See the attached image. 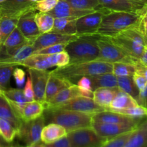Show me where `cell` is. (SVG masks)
Returning <instances> with one entry per match:
<instances>
[{"label": "cell", "instance_id": "6da1fadb", "mask_svg": "<svg viewBox=\"0 0 147 147\" xmlns=\"http://www.w3.org/2000/svg\"><path fill=\"white\" fill-rule=\"evenodd\" d=\"M142 14L126 11H109L103 17L97 34L102 37H114L121 32L140 27Z\"/></svg>", "mask_w": 147, "mask_h": 147}, {"label": "cell", "instance_id": "7a4b0ae2", "mask_svg": "<svg viewBox=\"0 0 147 147\" xmlns=\"http://www.w3.org/2000/svg\"><path fill=\"white\" fill-rule=\"evenodd\" d=\"M93 115L91 113L63 109H45L43 113L45 124L57 123L64 127L67 132L83 128L91 127Z\"/></svg>", "mask_w": 147, "mask_h": 147}, {"label": "cell", "instance_id": "3957f363", "mask_svg": "<svg viewBox=\"0 0 147 147\" xmlns=\"http://www.w3.org/2000/svg\"><path fill=\"white\" fill-rule=\"evenodd\" d=\"M113 63L107 62L94 60L85 63L68 64L61 67H57L50 72V73L57 77L72 80L80 78L83 76H90L93 75L112 73Z\"/></svg>", "mask_w": 147, "mask_h": 147}, {"label": "cell", "instance_id": "277c9868", "mask_svg": "<svg viewBox=\"0 0 147 147\" xmlns=\"http://www.w3.org/2000/svg\"><path fill=\"white\" fill-rule=\"evenodd\" d=\"M98 39L93 36H83L69 42L65 49L70 57L69 64L97 60L99 57Z\"/></svg>", "mask_w": 147, "mask_h": 147}, {"label": "cell", "instance_id": "5b68a950", "mask_svg": "<svg viewBox=\"0 0 147 147\" xmlns=\"http://www.w3.org/2000/svg\"><path fill=\"white\" fill-rule=\"evenodd\" d=\"M108 39L128 55L139 60L144 46L147 45L146 34L141 27L128 29Z\"/></svg>", "mask_w": 147, "mask_h": 147}, {"label": "cell", "instance_id": "8992f818", "mask_svg": "<svg viewBox=\"0 0 147 147\" xmlns=\"http://www.w3.org/2000/svg\"><path fill=\"white\" fill-rule=\"evenodd\" d=\"M97 44L99 48V57L97 60L110 63H124L132 65H136L139 61L128 55L106 37H101L98 39Z\"/></svg>", "mask_w": 147, "mask_h": 147}, {"label": "cell", "instance_id": "52a82bcc", "mask_svg": "<svg viewBox=\"0 0 147 147\" xmlns=\"http://www.w3.org/2000/svg\"><path fill=\"white\" fill-rule=\"evenodd\" d=\"M67 137L70 147H100L108 141L99 136L92 126L67 132Z\"/></svg>", "mask_w": 147, "mask_h": 147}, {"label": "cell", "instance_id": "ba28073f", "mask_svg": "<svg viewBox=\"0 0 147 147\" xmlns=\"http://www.w3.org/2000/svg\"><path fill=\"white\" fill-rule=\"evenodd\" d=\"M109 11L103 7H99L94 12L78 19L76 22V36H93L97 34L103 16Z\"/></svg>", "mask_w": 147, "mask_h": 147}, {"label": "cell", "instance_id": "9c48e42d", "mask_svg": "<svg viewBox=\"0 0 147 147\" xmlns=\"http://www.w3.org/2000/svg\"><path fill=\"white\" fill-rule=\"evenodd\" d=\"M45 109H63L91 114L106 111L104 108L98 105L93 98L83 96H78L64 103L47 106Z\"/></svg>", "mask_w": 147, "mask_h": 147}, {"label": "cell", "instance_id": "30bf717a", "mask_svg": "<svg viewBox=\"0 0 147 147\" xmlns=\"http://www.w3.org/2000/svg\"><path fill=\"white\" fill-rule=\"evenodd\" d=\"M45 125L44 116L35 120L22 123L17 130V136L27 145H32L41 142V133Z\"/></svg>", "mask_w": 147, "mask_h": 147}, {"label": "cell", "instance_id": "8fae6325", "mask_svg": "<svg viewBox=\"0 0 147 147\" xmlns=\"http://www.w3.org/2000/svg\"><path fill=\"white\" fill-rule=\"evenodd\" d=\"M37 11L35 2L28 0H6L0 3V19L4 17L20 18L26 13Z\"/></svg>", "mask_w": 147, "mask_h": 147}, {"label": "cell", "instance_id": "7c38bea8", "mask_svg": "<svg viewBox=\"0 0 147 147\" xmlns=\"http://www.w3.org/2000/svg\"><path fill=\"white\" fill-rule=\"evenodd\" d=\"M139 124L92 123V128L100 136L110 140L118 136L135 130Z\"/></svg>", "mask_w": 147, "mask_h": 147}, {"label": "cell", "instance_id": "4fadbf2b", "mask_svg": "<svg viewBox=\"0 0 147 147\" xmlns=\"http://www.w3.org/2000/svg\"><path fill=\"white\" fill-rule=\"evenodd\" d=\"M76 35H68L59 33L57 32L51 31L48 32L42 33L40 34L32 42V47L34 52L45 48L49 46L57 44H68L78 38Z\"/></svg>", "mask_w": 147, "mask_h": 147}, {"label": "cell", "instance_id": "5bb4252c", "mask_svg": "<svg viewBox=\"0 0 147 147\" xmlns=\"http://www.w3.org/2000/svg\"><path fill=\"white\" fill-rule=\"evenodd\" d=\"M100 7L112 11H126L142 14L147 5L131 0H98Z\"/></svg>", "mask_w": 147, "mask_h": 147}, {"label": "cell", "instance_id": "9a60e30c", "mask_svg": "<svg viewBox=\"0 0 147 147\" xmlns=\"http://www.w3.org/2000/svg\"><path fill=\"white\" fill-rule=\"evenodd\" d=\"M29 75L32 82L34 100L45 103L46 87L50 72L47 70L28 68Z\"/></svg>", "mask_w": 147, "mask_h": 147}, {"label": "cell", "instance_id": "2e32d148", "mask_svg": "<svg viewBox=\"0 0 147 147\" xmlns=\"http://www.w3.org/2000/svg\"><path fill=\"white\" fill-rule=\"evenodd\" d=\"M36 11L26 13L18 20L17 27L22 35L32 43L42 34L37 27L34 20Z\"/></svg>", "mask_w": 147, "mask_h": 147}, {"label": "cell", "instance_id": "e0dca14e", "mask_svg": "<svg viewBox=\"0 0 147 147\" xmlns=\"http://www.w3.org/2000/svg\"><path fill=\"white\" fill-rule=\"evenodd\" d=\"M144 119H135L121 113L108 110L94 113L92 118V121L94 123H123V124H139Z\"/></svg>", "mask_w": 147, "mask_h": 147}, {"label": "cell", "instance_id": "ac0fdd59", "mask_svg": "<svg viewBox=\"0 0 147 147\" xmlns=\"http://www.w3.org/2000/svg\"><path fill=\"white\" fill-rule=\"evenodd\" d=\"M96 9H80L72 7L64 0H60L55 7L51 11H48V14L53 16L54 18L61 17H76L80 18L83 16L93 13Z\"/></svg>", "mask_w": 147, "mask_h": 147}, {"label": "cell", "instance_id": "d6986e66", "mask_svg": "<svg viewBox=\"0 0 147 147\" xmlns=\"http://www.w3.org/2000/svg\"><path fill=\"white\" fill-rule=\"evenodd\" d=\"M1 93L8 100L16 114L21 119L22 111L24 105L28 102L24 96L23 90L17 88L1 89Z\"/></svg>", "mask_w": 147, "mask_h": 147}, {"label": "cell", "instance_id": "ffe728a7", "mask_svg": "<svg viewBox=\"0 0 147 147\" xmlns=\"http://www.w3.org/2000/svg\"><path fill=\"white\" fill-rule=\"evenodd\" d=\"M73 84V83L67 79L57 77V76L50 73L48 80H47V87H46L45 103H47L50 99L53 98L56 94H57L62 90L69 87Z\"/></svg>", "mask_w": 147, "mask_h": 147}, {"label": "cell", "instance_id": "44dd1931", "mask_svg": "<svg viewBox=\"0 0 147 147\" xmlns=\"http://www.w3.org/2000/svg\"><path fill=\"white\" fill-rule=\"evenodd\" d=\"M67 131L60 125L54 123L46 124L43 127L41 133V142L42 143L51 144L67 136Z\"/></svg>", "mask_w": 147, "mask_h": 147}, {"label": "cell", "instance_id": "7402d4cb", "mask_svg": "<svg viewBox=\"0 0 147 147\" xmlns=\"http://www.w3.org/2000/svg\"><path fill=\"white\" fill-rule=\"evenodd\" d=\"M123 147H147V117L139 123Z\"/></svg>", "mask_w": 147, "mask_h": 147}, {"label": "cell", "instance_id": "603a6c76", "mask_svg": "<svg viewBox=\"0 0 147 147\" xmlns=\"http://www.w3.org/2000/svg\"><path fill=\"white\" fill-rule=\"evenodd\" d=\"M138 105L139 104L136 100L132 96L119 89L116 93L114 98L111 103L110 106L106 110L115 111L129 109V108L134 107Z\"/></svg>", "mask_w": 147, "mask_h": 147}, {"label": "cell", "instance_id": "cb8c5ba5", "mask_svg": "<svg viewBox=\"0 0 147 147\" xmlns=\"http://www.w3.org/2000/svg\"><path fill=\"white\" fill-rule=\"evenodd\" d=\"M0 118L8 121L17 129V131L23 122L22 120L16 114L14 109L9 103L8 100L1 93H0Z\"/></svg>", "mask_w": 147, "mask_h": 147}, {"label": "cell", "instance_id": "d4e9b609", "mask_svg": "<svg viewBox=\"0 0 147 147\" xmlns=\"http://www.w3.org/2000/svg\"><path fill=\"white\" fill-rule=\"evenodd\" d=\"M45 111V105L40 102L32 100L27 102L23 107L21 113V119L22 121L27 122L35 120L42 116Z\"/></svg>", "mask_w": 147, "mask_h": 147}, {"label": "cell", "instance_id": "484cf974", "mask_svg": "<svg viewBox=\"0 0 147 147\" xmlns=\"http://www.w3.org/2000/svg\"><path fill=\"white\" fill-rule=\"evenodd\" d=\"M119 90V88H99L93 90V99L98 105L106 110Z\"/></svg>", "mask_w": 147, "mask_h": 147}, {"label": "cell", "instance_id": "4316f807", "mask_svg": "<svg viewBox=\"0 0 147 147\" xmlns=\"http://www.w3.org/2000/svg\"><path fill=\"white\" fill-rule=\"evenodd\" d=\"M21 65L27 68L36 69V70H47L53 66L47 60L46 55L32 54L22 61L20 62L17 66Z\"/></svg>", "mask_w": 147, "mask_h": 147}, {"label": "cell", "instance_id": "83f0119b", "mask_svg": "<svg viewBox=\"0 0 147 147\" xmlns=\"http://www.w3.org/2000/svg\"><path fill=\"white\" fill-rule=\"evenodd\" d=\"M93 90L99 88H118L117 76L113 73H103L88 76Z\"/></svg>", "mask_w": 147, "mask_h": 147}, {"label": "cell", "instance_id": "f1b7e54d", "mask_svg": "<svg viewBox=\"0 0 147 147\" xmlns=\"http://www.w3.org/2000/svg\"><path fill=\"white\" fill-rule=\"evenodd\" d=\"M78 19L76 17L55 18L53 30L61 34L76 35V22Z\"/></svg>", "mask_w": 147, "mask_h": 147}, {"label": "cell", "instance_id": "f546056e", "mask_svg": "<svg viewBox=\"0 0 147 147\" xmlns=\"http://www.w3.org/2000/svg\"><path fill=\"white\" fill-rule=\"evenodd\" d=\"M78 96H80L78 86L76 84H73L69 87L65 88L63 90H62L57 94H56L53 98L50 99L47 103H45V109L47 106L64 103V102L67 101V100L78 97Z\"/></svg>", "mask_w": 147, "mask_h": 147}, {"label": "cell", "instance_id": "4dcf8cb0", "mask_svg": "<svg viewBox=\"0 0 147 147\" xmlns=\"http://www.w3.org/2000/svg\"><path fill=\"white\" fill-rule=\"evenodd\" d=\"M33 53H34V49H33L32 45L30 43V44L25 45L23 47H22L13 55L0 59V63L17 66L20 62L22 61L23 60L32 55Z\"/></svg>", "mask_w": 147, "mask_h": 147}, {"label": "cell", "instance_id": "1f68e13d", "mask_svg": "<svg viewBox=\"0 0 147 147\" xmlns=\"http://www.w3.org/2000/svg\"><path fill=\"white\" fill-rule=\"evenodd\" d=\"M118 88L128 93L136 100L139 94V90L135 84L132 76H117Z\"/></svg>", "mask_w": 147, "mask_h": 147}, {"label": "cell", "instance_id": "d6a6232c", "mask_svg": "<svg viewBox=\"0 0 147 147\" xmlns=\"http://www.w3.org/2000/svg\"><path fill=\"white\" fill-rule=\"evenodd\" d=\"M34 20L42 34L53 30L55 18L48 13H43L40 11L37 13L36 12Z\"/></svg>", "mask_w": 147, "mask_h": 147}, {"label": "cell", "instance_id": "836d02e7", "mask_svg": "<svg viewBox=\"0 0 147 147\" xmlns=\"http://www.w3.org/2000/svg\"><path fill=\"white\" fill-rule=\"evenodd\" d=\"M20 18L16 17H4L0 19V45H2L9 34L17 27Z\"/></svg>", "mask_w": 147, "mask_h": 147}, {"label": "cell", "instance_id": "e575fe53", "mask_svg": "<svg viewBox=\"0 0 147 147\" xmlns=\"http://www.w3.org/2000/svg\"><path fill=\"white\" fill-rule=\"evenodd\" d=\"M17 131L8 121L0 118V136L7 144H10L17 136Z\"/></svg>", "mask_w": 147, "mask_h": 147}, {"label": "cell", "instance_id": "d590c367", "mask_svg": "<svg viewBox=\"0 0 147 147\" xmlns=\"http://www.w3.org/2000/svg\"><path fill=\"white\" fill-rule=\"evenodd\" d=\"M16 66L0 63V88H7Z\"/></svg>", "mask_w": 147, "mask_h": 147}, {"label": "cell", "instance_id": "8d00e7d4", "mask_svg": "<svg viewBox=\"0 0 147 147\" xmlns=\"http://www.w3.org/2000/svg\"><path fill=\"white\" fill-rule=\"evenodd\" d=\"M135 71V65L124 63H113L112 73L116 76H133Z\"/></svg>", "mask_w": 147, "mask_h": 147}, {"label": "cell", "instance_id": "74e56055", "mask_svg": "<svg viewBox=\"0 0 147 147\" xmlns=\"http://www.w3.org/2000/svg\"><path fill=\"white\" fill-rule=\"evenodd\" d=\"M114 112L121 113V114L126 115V116H130L132 118H135V119H144L147 117V107L140 106V105L129 108V109L115 111Z\"/></svg>", "mask_w": 147, "mask_h": 147}, {"label": "cell", "instance_id": "f35d334b", "mask_svg": "<svg viewBox=\"0 0 147 147\" xmlns=\"http://www.w3.org/2000/svg\"><path fill=\"white\" fill-rule=\"evenodd\" d=\"M47 60L53 67H61L69 64L70 57L65 50L53 55H48Z\"/></svg>", "mask_w": 147, "mask_h": 147}, {"label": "cell", "instance_id": "ab89813d", "mask_svg": "<svg viewBox=\"0 0 147 147\" xmlns=\"http://www.w3.org/2000/svg\"><path fill=\"white\" fill-rule=\"evenodd\" d=\"M72 7L80 9H96L100 7L98 0H64Z\"/></svg>", "mask_w": 147, "mask_h": 147}, {"label": "cell", "instance_id": "60d3db41", "mask_svg": "<svg viewBox=\"0 0 147 147\" xmlns=\"http://www.w3.org/2000/svg\"><path fill=\"white\" fill-rule=\"evenodd\" d=\"M134 131V130L116 136V137L110 139V140L106 141L100 147H123L126 143L128 139L131 136Z\"/></svg>", "mask_w": 147, "mask_h": 147}, {"label": "cell", "instance_id": "b9f144b4", "mask_svg": "<svg viewBox=\"0 0 147 147\" xmlns=\"http://www.w3.org/2000/svg\"><path fill=\"white\" fill-rule=\"evenodd\" d=\"M60 0H39L35 2V9L40 12L47 13L54 9Z\"/></svg>", "mask_w": 147, "mask_h": 147}, {"label": "cell", "instance_id": "7bdbcfd3", "mask_svg": "<svg viewBox=\"0 0 147 147\" xmlns=\"http://www.w3.org/2000/svg\"><path fill=\"white\" fill-rule=\"evenodd\" d=\"M67 45V44H57V45H54L49 46V47H45V48L41 49V50L34 52L33 54L46 55L56 54V53H58L62 51H64Z\"/></svg>", "mask_w": 147, "mask_h": 147}, {"label": "cell", "instance_id": "ee69618b", "mask_svg": "<svg viewBox=\"0 0 147 147\" xmlns=\"http://www.w3.org/2000/svg\"><path fill=\"white\" fill-rule=\"evenodd\" d=\"M24 91V96H25L26 99L28 102L32 101L34 100V90H33L32 86V82L31 78L30 76L27 77V81H26L25 86L23 90Z\"/></svg>", "mask_w": 147, "mask_h": 147}, {"label": "cell", "instance_id": "f6af8a7d", "mask_svg": "<svg viewBox=\"0 0 147 147\" xmlns=\"http://www.w3.org/2000/svg\"><path fill=\"white\" fill-rule=\"evenodd\" d=\"M13 76L15 79V82L19 87H22L25 81V72L20 67H16L13 71Z\"/></svg>", "mask_w": 147, "mask_h": 147}, {"label": "cell", "instance_id": "bcb514c9", "mask_svg": "<svg viewBox=\"0 0 147 147\" xmlns=\"http://www.w3.org/2000/svg\"><path fill=\"white\" fill-rule=\"evenodd\" d=\"M132 78H133L134 81L136 86H137L139 91H142L144 88V87L146 86L147 83V80L146 79V78L144 76H142V74H140V73H137L136 71H135L134 74L133 75Z\"/></svg>", "mask_w": 147, "mask_h": 147}, {"label": "cell", "instance_id": "7dc6e473", "mask_svg": "<svg viewBox=\"0 0 147 147\" xmlns=\"http://www.w3.org/2000/svg\"><path fill=\"white\" fill-rule=\"evenodd\" d=\"M42 147H70V144L67 136H65L51 144H46L42 143Z\"/></svg>", "mask_w": 147, "mask_h": 147}, {"label": "cell", "instance_id": "c3c4849f", "mask_svg": "<svg viewBox=\"0 0 147 147\" xmlns=\"http://www.w3.org/2000/svg\"><path fill=\"white\" fill-rule=\"evenodd\" d=\"M76 85H77L80 88L85 89V90H93L91 81H90L88 76H83V77L80 78L79 80H78L77 84Z\"/></svg>", "mask_w": 147, "mask_h": 147}, {"label": "cell", "instance_id": "681fc988", "mask_svg": "<svg viewBox=\"0 0 147 147\" xmlns=\"http://www.w3.org/2000/svg\"><path fill=\"white\" fill-rule=\"evenodd\" d=\"M136 100L138 104L140 105V106L147 107V83L144 88L142 91L139 92V96L136 99Z\"/></svg>", "mask_w": 147, "mask_h": 147}, {"label": "cell", "instance_id": "f907efd6", "mask_svg": "<svg viewBox=\"0 0 147 147\" xmlns=\"http://www.w3.org/2000/svg\"><path fill=\"white\" fill-rule=\"evenodd\" d=\"M135 67H136V72L140 73L142 76H144L147 80V66L145 65L144 64L142 63V62L139 60L136 65H135Z\"/></svg>", "mask_w": 147, "mask_h": 147}, {"label": "cell", "instance_id": "816d5d0a", "mask_svg": "<svg viewBox=\"0 0 147 147\" xmlns=\"http://www.w3.org/2000/svg\"><path fill=\"white\" fill-rule=\"evenodd\" d=\"M140 27L143 30L144 32L147 34V9L145 10L144 12L142 14Z\"/></svg>", "mask_w": 147, "mask_h": 147}, {"label": "cell", "instance_id": "f5cc1de1", "mask_svg": "<svg viewBox=\"0 0 147 147\" xmlns=\"http://www.w3.org/2000/svg\"><path fill=\"white\" fill-rule=\"evenodd\" d=\"M79 88V87H78ZM79 93H80V96H83V97L90 98H93V90H85L79 88Z\"/></svg>", "mask_w": 147, "mask_h": 147}, {"label": "cell", "instance_id": "db71d44e", "mask_svg": "<svg viewBox=\"0 0 147 147\" xmlns=\"http://www.w3.org/2000/svg\"><path fill=\"white\" fill-rule=\"evenodd\" d=\"M140 61L142 62L143 64H144L145 65L147 66V45L144 46V48L142 57H141L140 58Z\"/></svg>", "mask_w": 147, "mask_h": 147}, {"label": "cell", "instance_id": "11a10c76", "mask_svg": "<svg viewBox=\"0 0 147 147\" xmlns=\"http://www.w3.org/2000/svg\"><path fill=\"white\" fill-rule=\"evenodd\" d=\"M42 142H40L32 145H27V146L24 147H42Z\"/></svg>", "mask_w": 147, "mask_h": 147}, {"label": "cell", "instance_id": "9f6ffc18", "mask_svg": "<svg viewBox=\"0 0 147 147\" xmlns=\"http://www.w3.org/2000/svg\"><path fill=\"white\" fill-rule=\"evenodd\" d=\"M131 1H136V2L142 3V4H146V5H147V0H131Z\"/></svg>", "mask_w": 147, "mask_h": 147}, {"label": "cell", "instance_id": "6f0895ef", "mask_svg": "<svg viewBox=\"0 0 147 147\" xmlns=\"http://www.w3.org/2000/svg\"><path fill=\"white\" fill-rule=\"evenodd\" d=\"M6 144H7V142H5V141H4V139L1 138V136H0V146H4V145H6Z\"/></svg>", "mask_w": 147, "mask_h": 147}, {"label": "cell", "instance_id": "680465c9", "mask_svg": "<svg viewBox=\"0 0 147 147\" xmlns=\"http://www.w3.org/2000/svg\"><path fill=\"white\" fill-rule=\"evenodd\" d=\"M0 147H20V146H17V145H11V144H7L4 145V146H1Z\"/></svg>", "mask_w": 147, "mask_h": 147}, {"label": "cell", "instance_id": "91938a15", "mask_svg": "<svg viewBox=\"0 0 147 147\" xmlns=\"http://www.w3.org/2000/svg\"><path fill=\"white\" fill-rule=\"evenodd\" d=\"M28 1H32V2H36V1H37L38 0H28Z\"/></svg>", "mask_w": 147, "mask_h": 147}, {"label": "cell", "instance_id": "94428289", "mask_svg": "<svg viewBox=\"0 0 147 147\" xmlns=\"http://www.w3.org/2000/svg\"><path fill=\"white\" fill-rule=\"evenodd\" d=\"M0 37H1V33H0Z\"/></svg>", "mask_w": 147, "mask_h": 147}, {"label": "cell", "instance_id": "6125c7cd", "mask_svg": "<svg viewBox=\"0 0 147 147\" xmlns=\"http://www.w3.org/2000/svg\"><path fill=\"white\" fill-rule=\"evenodd\" d=\"M0 93H1V88H0Z\"/></svg>", "mask_w": 147, "mask_h": 147}, {"label": "cell", "instance_id": "be15d7a7", "mask_svg": "<svg viewBox=\"0 0 147 147\" xmlns=\"http://www.w3.org/2000/svg\"><path fill=\"white\" fill-rule=\"evenodd\" d=\"M146 37H147V34H146Z\"/></svg>", "mask_w": 147, "mask_h": 147}, {"label": "cell", "instance_id": "e7e4bbea", "mask_svg": "<svg viewBox=\"0 0 147 147\" xmlns=\"http://www.w3.org/2000/svg\"><path fill=\"white\" fill-rule=\"evenodd\" d=\"M38 1H39V0H38Z\"/></svg>", "mask_w": 147, "mask_h": 147}, {"label": "cell", "instance_id": "03108f58", "mask_svg": "<svg viewBox=\"0 0 147 147\" xmlns=\"http://www.w3.org/2000/svg\"><path fill=\"white\" fill-rule=\"evenodd\" d=\"M0 46H1V45H0Z\"/></svg>", "mask_w": 147, "mask_h": 147}]
</instances>
